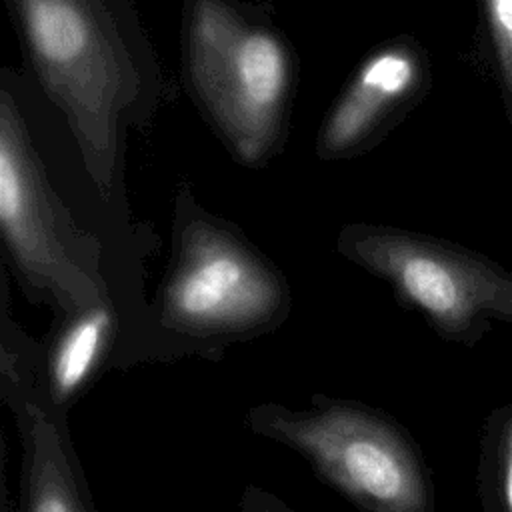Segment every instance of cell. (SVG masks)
I'll use <instances>...</instances> for the list:
<instances>
[{
  "mask_svg": "<svg viewBox=\"0 0 512 512\" xmlns=\"http://www.w3.org/2000/svg\"><path fill=\"white\" fill-rule=\"evenodd\" d=\"M428 58L412 38L390 40L372 50L328 110L316 152L336 160L374 146L426 92Z\"/></svg>",
  "mask_w": 512,
  "mask_h": 512,
  "instance_id": "ba28073f",
  "label": "cell"
},
{
  "mask_svg": "<svg viewBox=\"0 0 512 512\" xmlns=\"http://www.w3.org/2000/svg\"><path fill=\"white\" fill-rule=\"evenodd\" d=\"M496 496L498 510L512 512V418H508L496 454Z\"/></svg>",
  "mask_w": 512,
  "mask_h": 512,
  "instance_id": "8fae6325",
  "label": "cell"
},
{
  "mask_svg": "<svg viewBox=\"0 0 512 512\" xmlns=\"http://www.w3.org/2000/svg\"><path fill=\"white\" fill-rule=\"evenodd\" d=\"M0 374V396L14 416L22 444L18 512H96L66 414L50 404L44 388L42 346L10 320L6 308Z\"/></svg>",
  "mask_w": 512,
  "mask_h": 512,
  "instance_id": "52a82bcc",
  "label": "cell"
},
{
  "mask_svg": "<svg viewBox=\"0 0 512 512\" xmlns=\"http://www.w3.org/2000/svg\"><path fill=\"white\" fill-rule=\"evenodd\" d=\"M184 64L194 100L236 160H268L282 140L294 88L284 36L234 0H188Z\"/></svg>",
  "mask_w": 512,
  "mask_h": 512,
  "instance_id": "3957f363",
  "label": "cell"
},
{
  "mask_svg": "<svg viewBox=\"0 0 512 512\" xmlns=\"http://www.w3.org/2000/svg\"><path fill=\"white\" fill-rule=\"evenodd\" d=\"M480 16L488 60L512 126V0H480Z\"/></svg>",
  "mask_w": 512,
  "mask_h": 512,
  "instance_id": "30bf717a",
  "label": "cell"
},
{
  "mask_svg": "<svg viewBox=\"0 0 512 512\" xmlns=\"http://www.w3.org/2000/svg\"><path fill=\"white\" fill-rule=\"evenodd\" d=\"M238 512H294L282 498L256 484H248L240 496Z\"/></svg>",
  "mask_w": 512,
  "mask_h": 512,
  "instance_id": "7c38bea8",
  "label": "cell"
},
{
  "mask_svg": "<svg viewBox=\"0 0 512 512\" xmlns=\"http://www.w3.org/2000/svg\"><path fill=\"white\" fill-rule=\"evenodd\" d=\"M244 424L288 446L360 512H434L418 446L390 414L358 400L314 394L308 408L252 406Z\"/></svg>",
  "mask_w": 512,
  "mask_h": 512,
  "instance_id": "277c9868",
  "label": "cell"
},
{
  "mask_svg": "<svg viewBox=\"0 0 512 512\" xmlns=\"http://www.w3.org/2000/svg\"><path fill=\"white\" fill-rule=\"evenodd\" d=\"M128 332V322L112 292L82 310L56 316L54 330L42 346V380L50 404L68 410L92 388Z\"/></svg>",
  "mask_w": 512,
  "mask_h": 512,
  "instance_id": "9c48e42d",
  "label": "cell"
},
{
  "mask_svg": "<svg viewBox=\"0 0 512 512\" xmlns=\"http://www.w3.org/2000/svg\"><path fill=\"white\" fill-rule=\"evenodd\" d=\"M46 96L64 114L104 198L120 174V140L164 98V76L130 0H10Z\"/></svg>",
  "mask_w": 512,
  "mask_h": 512,
  "instance_id": "6da1fadb",
  "label": "cell"
},
{
  "mask_svg": "<svg viewBox=\"0 0 512 512\" xmlns=\"http://www.w3.org/2000/svg\"><path fill=\"white\" fill-rule=\"evenodd\" d=\"M290 302L288 282L270 260L182 196L168 272L110 366L124 370L190 356L218 360L228 346L276 330Z\"/></svg>",
  "mask_w": 512,
  "mask_h": 512,
  "instance_id": "7a4b0ae2",
  "label": "cell"
},
{
  "mask_svg": "<svg viewBox=\"0 0 512 512\" xmlns=\"http://www.w3.org/2000/svg\"><path fill=\"white\" fill-rule=\"evenodd\" d=\"M338 252L386 280L448 340L474 342L492 320L512 322V272L484 254L390 226L352 224Z\"/></svg>",
  "mask_w": 512,
  "mask_h": 512,
  "instance_id": "8992f818",
  "label": "cell"
},
{
  "mask_svg": "<svg viewBox=\"0 0 512 512\" xmlns=\"http://www.w3.org/2000/svg\"><path fill=\"white\" fill-rule=\"evenodd\" d=\"M0 232L24 288L56 316L110 294L98 240L80 230L52 188L18 98L0 90Z\"/></svg>",
  "mask_w": 512,
  "mask_h": 512,
  "instance_id": "5b68a950",
  "label": "cell"
}]
</instances>
